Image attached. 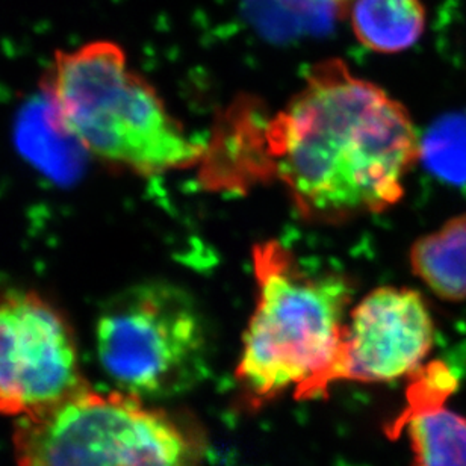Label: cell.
I'll list each match as a JSON object with an SVG mask.
<instances>
[{
  "label": "cell",
  "mask_w": 466,
  "mask_h": 466,
  "mask_svg": "<svg viewBox=\"0 0 466 466\" xmlns=\"http://www.w3.org/2000/svg\"><path fill=\"white\" fill-rule=\"evenodd\" d=\"M15 466H203L207 440L184 413L84 386L14 420Z\"/></svg>",
  "instance_id": "cell-4"
},
{
  "label": "cell",
  "mask_w": 466,
  "mask_h": 466,
  "mask_svg": "<svg viewBox=\"0 0 466 466\" xmlns=\"http://www.w3.org/2000/svg\"><path fill=\"white\" fill-rule=\"evenodd\" d=\"M350 22L367 49L397 54L412 47L426 29L421 0H351Z\"/></svg>",
  "instance_id": "cell-10"
},
{
  "label": "cell",
  "mask_w": 466,
  "mask_h": 466,
  "mask_svg": "<svg viewBox=\"0 0 466 466\" xmlns=\"http://www.w3.org/2000/svg\"><path fill=\"white\" fill-rule=\"evenodd\" d=\"M410 267L436 296L466 300V214L420 238L410 250Z\"/></svg>",
  "instance_id": "cell-9"
},
{
  "label": "cell",
  "mask_w": 466,
  "mask_h": 466,
  "mask_svg": "<svg viewBox=\"0 0 466 466\" xmlns=\"http://www.w3.org/2000/svg\"><path fill=\"white\" fill-rule=\"evenodd\" d=\"M420 157L447 182L466 184V116L451 114L431 126Z\"/></svg>",
  "instance_id": "cell-11"
},
{
  "label": "cell",
  "mask_w": 466,
  "mask_h": 466,
  "mask_svg": "<svg viewBox=\"0 0 466 466\" xmlns=\"http://www.w3.org/2000/svg\"><path fill=\"white\" fill-rule=\"evenodd\" d=\"M409 377L408 404L388 436L397 440L406 431L412 466H466V418L445 406L458 385L453 371L431 362Z\"/></svg>",
  "instance_id": "cell-8"
},
{
  "label": "cell",
  "mask_w": 466,
  "mask_h": 466,
  "mask_svg": "<svg viewBox=\"0 0 466 466\" xmlns=\"http://www.w3.org/2000/svg\"><path fill=\"white\" fill-rule=\"evenodd\" d=\"M88 385L64 310L34 289L0 291V415L27 417Z\"/></svg>",
  "instance_id": "cell-6"
},
{
  "label": "cell",
  "mask_w": 466,
  "mask_h": 466,
  "mask_svg": "<svg viewBox=\"0 0 466 466\" xmlns=\"http://www.w3.org/2000/svg\"><path fill=\"white\" fill-rule=\"evenodd\" d=\"M43 91L55 126L114 170L162 175L196 166L205 153L114 41L56 50Z\"/></svg>",
  "instance_id": "cell-2"
},
{
  "label": "cell",
  "mask_w": 466,
  "mask_h": 466,
  "mask_svg": "<svg viewBox=\"0 0 466 466\" xmlns=\"http://www.w3.org/2000/svg\"><path fill=\"white\" fill-rule=\"evenodd\" d=\"M433 342L435 324L420 292L377 288L350 310L329 381L383 383L410 376L422 367Z\"/></svg>",
  "instance_id": "cell-7"
},
{
  "label": "cell",
  "mask_w": 466,
  "mask_h": 466,
  "mask_svg": "<svg viewBox=\"0 0 466 466\" xmlns=\"http://www.w3.org/2000/svg\"><path fill=\"white\" fill-rule=\"evenodd\" d=\"M259 2V0H258ZM262 4H274L279 6H287V8L294 9V11H300V13H312L314 15H319L321 13H332L333 9H337L341 5H347L351 0H260Z\"/></svg>",
  "instance_id": "cell-12"
},
{
  "label": "cell",
  "mask_w": 466,
  "mask_h": 466,
  "mask_svg": "<svg viewBox=\"0 0 466 466\" xmlns=\"http://www.w3.org/2000/svg\"><path fill=\"white\" fill-rule=\"evenodd\" d=\"M95 337L100 367L116 390L147 401L185 394L209 374L207 319L175 283H137L109 297Z\"/></svg>",
  "instance_id": "cell-5"
},
{
  "label": "cell",
  "mask_w": 466,
  "mask_h": 466,
  "mask_svg": "<svg viewBox=\"0 0 466 466\" xmlns=\"http://www.w3.org/2000/svg\"><path fill=\"white\" fill-rule=\"evenodd\" d=\"M274 175L308 220L383 212L403 198L421 139L403 105L341 61L310 68L267 129Z\"/></svg>",
  "instance_id": "cell-1"
},
{
  "label": "cell",
  "mask_w": 466,
  "mask_h": 466,
  "mask_svg": "<svg viewBox=\"0 0 466 466\" xmlns=\"http://www.w3.org/2000/svg\"><path fill=\"white\" fill-rule=\"evenodd\" d=\"M258 301L238 362L247 404L260 408L287 390L319 399L341 351L353 288L342 274L306 268L283 244L253 250Z\"/></svg>",
  "instance_id": "cell-3"
}]
</instances>
